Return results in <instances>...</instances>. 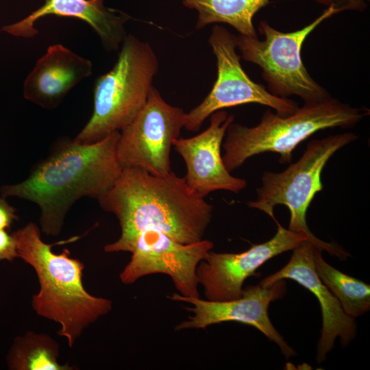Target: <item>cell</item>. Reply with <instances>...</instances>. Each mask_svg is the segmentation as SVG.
I'll return each mask as SVG.
<instances>
[{"label": "cell", "mask_w": 370, "mask_h": 370, "mask_svg": "<svg viewBox=\"0 0 370 370\" xmlns=\"http://www.w3.org/2000/svg\"><path fill=\"white\" fill-rule=\"evenodd\" d=\"M116 217L120 237L104 246L108 253L131 252L147 230L164 233L184 244L203 239L213 207L173 172L153 175L138 167L123 168L112 188L98 199Z\"/></svg>", "instance_id": "obj_1"}, {"label": "cell", "mask_w": 370, "mask_h": 370, "mask_svg": "<svg viewBox=\"0 0 370 370\" xmlns=\"http://www.w3.org/2000/svg\"><path fill=\"white\" fill-rule=\"evenodd\" d=\"M213 247L209 240L184 244L159 231L143 232L119 275L121 281L131 284L145 275L162 273L171 278L180 295L199 297L197 269Z\"/></svg>", "instance_id": "obj_10"}, {"label": "cell", "mask_w": 370, "mask_h": 370, "mask_svg": "<svg viewBox=\"0 0 370 370\" xmlns=\"http://www.w3.org/2000/svg\"><path fill=\"white\" fill-rule=\"evenodd\" d=\"M234 120L233 114L216 111L210 116V125L204 132L188 138H178L173 143L185 162L187 184L204 198L216 190L238 193L247 186L245 180L230 174L221 155L227 129Z\"/></svg>", "instance_id": "obj_13"}, {"label": "cell", "mask_w": 370, "mask_h": 370, "mask_svg": "<svg viewBox=\"0 0 370 370\" xmlns=\"http://www.w3.org/2000/svg\"><path fill=\"white\" fill-rule=\"evenodd\" d=\"M352 132L330 135L310 140L299 159L281 172H263L256 198L247 203L274 217V208L284 205L290 212L288 230L305 234L310 243L339 259L350 254L335 243H326L315 236L306 222L308 207L315 195L323 188L322 171L331 157L340 149L357 140Z\"/></svg>", "instance_id": "obj_6"}, {"label": "cell", "mask_w": 370, "mask_h": 370, "mask_svg": "<svg viewBox=\"0 0 370 370\" xmlns=\"http://www.w3.org/2000/svg\"><path fill=\"white\" fill-rule=\"evenodd\" d=\"M326 6L334 5L342 11L345 10H362L365 6L364 0H314Z\"/></svg>", "instance_id": "obj_22"}, {"label": "cell", "mask_w": 370, "mask_h": 370, "mask_svg": "<svg viewBox=\"0 0 370 370\" xmlns=\"http://www.w3.org/2000/svg\"><path fill=\"white\" fill-rule=\"evenodd\" d=\"M369 114L367 108L354 107L333 97L304 103L287 116L267 110L256 126L234 122L228 126L222 144L224 165L231 173L252 156L266 152L278 153L281 164L290 163L293 150L314 133L352 127Z\"/></svg>", "instance_id": "obj_4"}, {"label": "cell", "mask_w": 370, "mask_h": 370, "mask_svg": "<svg viewBox=\"0 0 370 370\" xmlns=\"http://www.w3.org/2000/svg\"><path fill=\"white\" fill-rule=\"evenodd\" d=\"M314 245L308 241L302 242L293 249L288 263L278 271L263 279L260 284L267 287L280 280L295 281L318 299L322 313V330L317 347V362L325 360L326 355L334 347L336 338L346 346L355 336L356 323L347 315L341 304L317 275L313 260Z\"/></svg>", "instance_id": "obj_14"}, {"label": "cell", "mask_w": 370, "mask_h": 370, "mask_svg": "<svg viewBox=\"0 0 370 370\" xmlns=\"http://www.w3.org/2000/svg\"><path fill=\"white\" fill-rule=\"evenodd\" d=\"M342 12L330 5L312 23L303 28L282 32L261 21L259 32L264 36L252 38L236 36L237 49L241 58L258 65L267 84L268 91L283 98L296 95L304 103H317L332 97L326 89L309 74L301 58L302 45L308 35L323 21Z\"/></svg>", "instance_id": "obj_7"}, {"label": "cell", "mask_w": 370, "mask_h": 370, "mask_svg": "<svg viewBox=\"0 0 370 370\" xmlns=\"http://www.w3.org/2000/svg\"><path fill=\"white\" fill-rule=\"evenodd\" d=\"M18 220L16 210L6 198L0 195V230H8L14 221Z\"/></svg>", "instance_id": "obj_21"}, {"label": "cell", "mask_w": 370, "mask_h": 370, "mask_svg": "<svg viewBox=\"0 0 370 370\" xmlns=\"http://www.w3.org/2000/svg\"><path fill=\"white\" fill-rule=\"evenodd\" d=\"M158 69L149 43L127 34L114 66L97 79L92 114L74 140L95 143L130 124L145 105Z\"/></svg>", "instance_id": "obj_5"}, {"label": "cell", "mask_w": 370, "mask_h": 370, "mask_svg": "<svg viewBox=\"0 0 370 370\" xmlns=\"http://www.w3.org/2000/svg\"><path fill=\"white\" fill-rule=\"evenodd\" d=\"M185 114L153 86L143 109L121 130L116 153L122 168L138 167L156 175L170 173L171 149L180 138Z\"/></svg>", "instance_id": "obj_9"}, {"label": "cell", "mask_w": 370, "mask_h": 370, "mask_svg": "<svg viewBox=\"0 0 370 370\" xmlns=\"http://www.w3.org/2000/svg\"><path fill=\"white\" fill-rule=\"evenodd\" d=\"M323 251L314 246L313 260L316 273L341 304L345 312L356 319L370 309V286L348 275L327 263Z\"/></svg>", "instance_id": "obj_18"}, {"label": "cell", "mask_w": 370, "mask_h": 370, "mask_svg": "<svg viewBox=\"0 0 370 370\" xmlns=\"http://www.w3.org/2000/svg\"><path fill=\"white\" fill-rule=\"evenodd\" d=\"M270 0H182V3L198 12L196 29L210 24L226 23L239 34L258 37L253 23L254 15Z\"/></svg>", "instance_id": "obj_17"}, {"label": "cell", "mask_w": 370, "mask_h": 370, "mask_svg": "<svg viewBox=\"0 0 370 370\" xmlns=\"http://www.w3.org/2000/svg\"><path fill=\"white\" fill-rule=\"evenodd\" d=\"M59 345L49 335L27 332L17 337L8 356L13 370H71L73 367L58 362Z\"/></svg>", "instance_id": "obj_19"}, {"label": "cell", "mask_w": 370, "mask_h": 370, "mask_svg": "<svg viewBox=\"0 0 370 370\" xmlns=\"http://www.w3.org/2000/svg\"><path fill=\"white\" fill-rule=\"evenodd\" d=\"M48 15L73 17L86 22L108 51L119 48L127 36L124 25L131 18L119 10L106 8L103 0H45L36 10L21 21L3 26L0 32L15 37H34L38 34L34 23Z\"/></svg>", "instance_id": "obj_15"}, {"label": "cell", "mask_w": 370, "mask_h": 370, "mask_svg": "<svg viewBox=\"0 0 370 370\" xmlns=\"http://www.w3.org/2000/svg\"><path fill=\"white\" fill-rule=\"evenodd\" d=\"M19 258L33 267L40 289L32 297L36 313L59 323L58 334L72 347L83 331L112 309V301L87 292L82 282L84 264L64 249L52 250L45 243L40 230L28 223L14 232Z\"/></svg>", "instance_id": "obj_3"}, {"label": "cell", "mask_w": 370, "mask_h": 370, "mask_svg": "<svg viewBox=\"0 0 370 370\" xmlns=\"http://www.w3.org/2000/svg\"><path fill=\"white\" fill-rule=\"evenodd\" d=\"M19 258L17 242L14 234H9L6 230H0V261H12Z\"/></svg>", "instance_id": "obj_20"}, {"label": "cell", "mask_w": 370, "mask_h": 370, "mask_svg": "<svg viewBox=\"0 0 370 370\" xmlns=\"http://www.w3.org/2000/svg\"><path fill=\"white\" fill-rule=\"evenodd\" d=\"M286 293L284 280L267 287L260 284L243 288L242 296L227 301H210L199 297H185L175 293L168 297L176 301L191 304L187 310L193 313L186 321L176 325V330L205 329L211 325L237 321L255 327L275 342L283 354L289 358L295 354L273 325L268 314L269 304Z\"/></svg>", "instance_id": "obj_12"}, {"label": "cell", "mask_w": 370, "mask_h": 370, "mask_svg": "<svg viewBox=\"0 0 370 370\" xmlns=\"http://www.w3.org/2000/svg\"><path fill=\"white\" fill-rule=\"evenodd\" d=\"M208 41L216 57L217 77L206 98L186 113L184 127L187 131L197 132L216 111L243 104L266 106L281 116L297 110L299 106L295 101L275 96L250 79L242 67L241 56L236 53V36L223 26L214 25Z\"/></svg>", "instance_id": "obj_8"}, {"label": "cell", "mask_w": 370, "mask_h": 370, "mask_svg": "<svg viewBox=\"0 0 370 370\" xmlns=\"http://www.w3.org/2000/svg\"><path fill=\"white\" fill-rule=\"evenodd\" d=\"M119 131L91 143L64 140L23 181L0 188L4 197H14L40 208L41 231L60 234L65 216L83 197L97 200L114 186L122 171L116 153Z\"/></svg>", "instance_id": "obj_2"}, {"label": "cell", "mask_w": 370, "mask_h": 370, "mask_svg": "<svg viewBox=\"0 0 370 370\" xmlns=\"http://www.w3.org/2000/svg\"><path fill=\"white\" fill-rule=\"evenodd\" d=\"M92 70L89 60L62 45H51L25 78L24 98L42 108H55Z\"/></svg>", "instance_id": "obj_16"}, {"label": "cell", "mask_w": 370, "mask_h": 370, "mask_svg": "<svg viewBox=\"0 0 370 370\" xmlns=\"http://www.w3.org/2000/svg\"><path fill=\"white\" fill-rule=\"evenodd\" d=\"M275 234L270 240L240 253H217L210 250L197 269L199 283L210 301H227L242 296L244 282L272 258L293 250L309 241L304 233L283 227L277 221Z\"/></svg>", "instance_id": "obj_11"}]
</instances>
